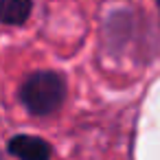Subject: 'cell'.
<instances>
[{"label": "cell", "mask_w": 160, "mask_h": 160, "mask_svg": "<svg viewBox=\"0 0 160 160\" xmlns=\"http://www.w3.org/2000/svg\"><path fill=\"white\" fill-rule=\"evenodd\" d=\"M66 99V81L55 70H38L20 88V101L35 116L55 112Z\"/></svg>", "instance_id": "6da1fadb"}, {"label": "cell", "mask_w": 160, "mask_h": 160, "mask_svg": "<svg viewBox=\"0 0 160 160\" xmlns=\"http://www.w3.org/2000/svg\"><path fill=\"white\" fill-rule=\"evenodd\" d=\"M31 0H0V22L2 24H24L31 16Z\"/></svg>", "instance_id": "3957f363"}, {"label": "cell", "mask_w": 160, "mask_h": 160, "mask_svg": "<svg viewBox=\"0 0 160 160\" xmlns=\"http://www.w3.org/2000/svg\"><path fill=\"white\" fill-rule=\"evenodd\" d=\"M7 149H9V153H13L18 158H24V160H46L53 153V147L44 138L29 136V134L13 136L7 142Z\"/></svg>", "instance_id": "7a4b0ae2"}]
</instances>
